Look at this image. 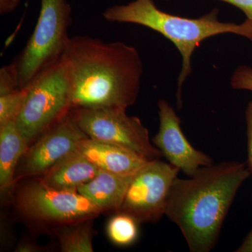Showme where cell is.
Instances as JSON below:
<instances>
[{"label": "cell", "instance_id": "obj_1", "mask_svg": "<svg viewBox=\"0 0 252 252\" xmlns=\"http://www.w3.org/2000/svg\"><path fill=\"white\" fill-rule=\"evenodd\" d=\"M72 109L130 107L140 94L143 63L134 46L87 35L69 38L63 55Z\"/></svg>", "mask_w": 252, "mask_h": 252}, {"label": "cell", "instance_id": "obj_2", "mask_svg": "<svg viewBox=\"0 0 252 252\" xmlns=\"http://www.w3.org/2000/svg\"><path fill=\"white\" fill-rule=\"evenodd\" d=\"M251 173L246 163L224 161L174 180L165 215L180 228L190 252H209L216 246L235 195Z\"/></svg>", "mask_w": 252, "mask_h": 252}, {"label": "cell", "instance_id": "obj_3", "mask_svg": "<svg viewBox=\"0 0 252 252\" xmlns=\"http://www.w3.org/2000/svg\"><path fill=\"white\" fill-rule=\"evenodd\" d=\"M215 8L201 17L190 18L176 16L158 9L154 0H135L127 4L114 5L102 13L111 23H130L148 28L171 41L182 56V68L177 78V105L182 108L184 84L191 74V59L197 48L208 38L223 34L243 36L252 42V21L224 23L219 19Z\"/></svg>", "mask_w": 252, "mask_h": 252}, {"label": "cell", "instance_id": "obj_4", "mask_svg": "<svg viewBox=\"0 0 252 252\" xmlns=\"http://www.w3.org/2000/svg\"><path fill=\"white\" fill-rule=\"evenodd\" d=\"M72 8L67 0H41L40 12L29 40L15 60L19 89H25L36 77L63 57L70 36Z\"/></svg>", "mask_w": 252, "mask_h": 252}, {"label": "cell", "instance_id": "obj_5", "mask_svg": "<svg viewBox=\"0 0 252 252\" xmlns=\"http://www.w3.org/2000/svg\"><path fill=\"white\" fill-rule=\"evenodd\" d=\"M26 89V101L15 124L31 146L72 110L70 74L63 57Z\"/></svg>", "mask_w": 252, "mask_h": 252}, {"label": "cell", "instance_id": "obj_6", "mask_svg": "<svg viewBox=\"0 0 252 252\" xmlns=\"http://www.w3.org/2000/svg\"><path fill=\"white\" fill-rule=\"evenodd\" d=\"M34 178L19 187L14 198L16 211L30 223L54 228L94 220L102 213L77 190L51 188Z\"/></svg>", "mask_w": 252, "mask_h": 252}, {"label": "cell", "instance_id": "obj_7", "mask_svg": "<svg viewBox=\"0 0 252 252\" xmlns=\"http://www.w3.org/2000/svg\"><path fill=\"white\" fill-rule=\"evenodd\" d=\"M125 107L72 109L73 117L89 138L124 147L147 158H160V151L149 139L148 129Z\"/></svg>", "mask_w": 252, "mask_h": 252}, {"label": "cell", "instance_id": "obj_8", "mask_svg": "<svg viewBox=\"0 0 252 252\" xmlns=\"http://www.w3.org/2000/svg\"><path fill=\"white\" fill-rule=\"evenodd\" d=\"M180 172L160 158L149 160L132 176L120 212L138 223L158 221L165 215L169 192Z\"/></svg>", "mask_w": 252, "mask_h": 252}, {"label": "cell", "instance_id": "obj_9", "mask_svg": "<svg viewBox=\"0 0 252 252\" xmlns=\"http://www.w3.org/2000/svg\"><path fill=\"white\" fill-rule=\"evenodd\" d=\"M87 135L81 130L72 113L49 127L30 146L16 170L15 181L38 177L77 148Z\"/></svg>", "mask_w": 252, "mask_h": 252}, {"label": "cell", "instance_id": "obj_10", "mask_svg": "<svg viewBox=\"0 0 252 252\" xmlns=\"http://www.w3.org/2000/svg\"><path fill=\"white\" fill-rule=\"evenodd\" d=\"M158 108V131L152 142L169 163L188 177L193 175L200 167L214 164L211 157L195 149L187 140L181 127L180 117L167 101L159 99Z\"/></svg>", "mask_w": 252, "mask_h": 252}, {"label": "cell", "instance_id": "obj_11", "mask_svg": "<svg viewBox=\"0 0 252 252\" xmlns=\"http://www.w3.org/2000/svg\"><path fill=\"white\" fill-rule=\"evenodd\" d=\"M77 149L99 170L125 177L135 175L150 160L130 149L89 137L81 140Z\"/></svg>", "mask_w": 252, "mask_h": 252}, {"label": "cell", "instance_id": "obj_12", "mask_svg": "<svg viewBox=\"0 0 252 252\" xmlns=\"http://www.w3.org/2000/svg\"><path fill=\"white\" fill-rule=\"evenodd\" d=\"M99 171V169L77 149L36 178L51 188L77 190L93 180Z\"/></svg>", "mask_w": 252, "mask_h": 252}, {"label": "cell", "instance_id": "obj_13", "mask_svg": "<svg viewBox=\"0 0 252 252\" xmlns=\"http://www.w3.org/2000/svg\"><path fill=\"white\" fill-rule=\"evenodd\" d=\"M132 177H125L99 170L93 180L77 191L94 204L101 212H120Z\"/></svg>", "mask_w": 252, "mask_h": 252}, {"label": "cell", "instance_id": "obj_14", "mask_svg": "<svg viewBox=\"0 0 252 252\" xmlns=\"http://www.w3.org/2000/svg\"><path fill=\"white\" fill-rule=\"evenodd\" d=\"M30 145L18 131L14 122L0 127V189L2 192L14 185L21 159Z\"/></svg>", "mask_w": 252, "mask_h": 252}, {"label": "cell", "instance_id": "obj_15", "mask_svg": "<svg viewBox=\"0 0 252 252\" xmlns=\"http://www.w3.org/2000/svg\"><path fill=\"white\" fill-rule=\"evenodd\" d=\"M93 220H81L53 228L63 252H93Z\"/></svg>", "mask_w": 252, "mask_h": 252}, {"label": "cell", "instance_id": "obj_16", "mask_svg": "<svg viewBox=\"0 0 252 252\" xmlns=\"http://www.w3.org/2000/svg\"><path fill=\"white\" fill-rule=\"evenodd\" d=\"M138 222L124 212H118L109 220L107 233L111 241L119 246H127L135 241L138 235Z\"/></svg>", "mask_w": 252, "mask_h": 252}, {"label": "cell", "instance_id": "obj_17", "mask_svg": "<svg viewBox=\"0 0 252 252\" xmlns=\"http://www.w3.org/2000/svg\"><path fill=\"white\" fill-rule=\"evenodd\" d=\"M27 89L0 95V127L14 122L19 115L27 96Z\"/></svg>", "mask_w": 252, "mask_h": 252}, {"label": "cell", "instance_id": "obj_18", "mask_svg": "<svg viewBox=\"0 0 252 252\" xmlns=\"http://www.w3.org/2000/svg\"><path fill=\"white\" fill-rule=\"evenodd\" d=\"M19 89V79L15 63L0 69V95L14 92Z\"/></svg>", "mask_w": 252, "mask_h": 252}, {"label": "cell", "instance_id": "obj_19", "mask_svg": "<svg viewBox=\"0 0 252 252\" xmlns=\"http://www.w3.org/2000/svg\"><path fill=\"white\" fill-rule=\"evenodd\" d=\"M230 86L235 90L252 92V67L246 64L238 66L230 79Z\"/></svg>", "mask_w": 252, "mask_h": 252}, {"label": "cell", "instance_id": "obj_20", "mask_svg": "<svg viewBox=\"0 0 252 252\" xmlns=\"http://www.w3.org/2000/svg\"><path fill=\"white\" fill-rule=\"evenodd\" d=\"M245 121L248 136V165L252 173V99L249 102L245 110Z\"/></svg>", "mask_w": 252, "mask_h": 252}, {"label": "cell", "instance_id": "obj_21", "mask_svg": "<svg viewBox=\"0 0 252 252\" xmlns=\"http://www.w3.org/2000/svg\"><path fill=\"white\" fill-rule=\"evenodd\" d=\"M241 10L247 19L252 21V0H219Z\"/></svg>", "mask_w": 252, "mask_h": 252}, {"label": "cell", "instance_id": "obj_22", "mask_svg": "<svg viewBox=\"0 0 252 252\" xmlns=\"http://www.w3.org/2000/svg\"><path fill=\"white\" fill-rule=\"evenodd\" d=\"M43 251V248L36 245L35 243L32 242L23 240L18 244L17 248H16L15 252H34Z\"/></svg>", "mask_w": 252, "mask_h": 252}, {"label": "cell", "instance_id": "obj_23", "mask_svg": "<svg viewBox=\"0 0 252 252\" xmlns=\"http://www.w3.org/2000/svg\"><path fill=\"white\" fill-rule=\"evenodd\" d=\"M21 0H0V13L8 14L14 11L19 4Z\"/></svg>", "mask_w": 252, "mask_h": 252}, {"label": "cell", "instance_id": "obj_24", "mask_svg": "<svg viewBox=\"0 0 252 252\" xmlns=\"http://www.w3.org/2000/svg\"><path fill=\"white\" fill-rule=\"evenodd\" d=\"M235 252H252V228Z\"/></svg>", "mask_w": 252, "mask_h": 252}, {"label": "cell", "instance_id": "obj_25", "mask_svg": "<svg viewBox=\"0 0 252 252\" xmlns=\"http://www.w3.org/2000/svg\"><path fill=\"white\" fill-rule=\"evenodd\" d=\"M163 1H166V0H163Z\"/></svg>", "mask_w": 252, "mask_h": 252}]
</instances>
